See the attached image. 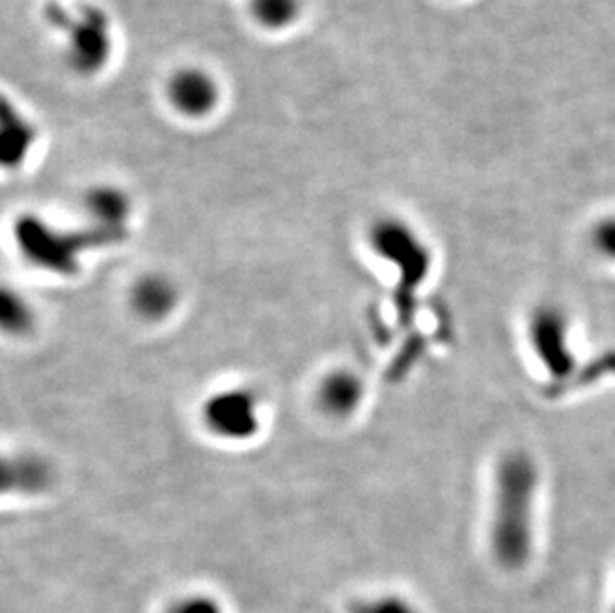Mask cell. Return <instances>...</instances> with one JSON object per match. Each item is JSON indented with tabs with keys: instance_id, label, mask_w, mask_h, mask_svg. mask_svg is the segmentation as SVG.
Masks as SVG:
<instances>
[{
	"instance_id": "1",
	"label": "cell",
	"mask_w": 615,
	"mask_h": 613,
	"mask_svg": "<svg viewBox=\"0 0 615 613\" xmlns=\"http://www.w3.org/2000/svg\"><path fill=\"white\" fill-rule=\"evenodd\" d=\"M540 470L530 454L511 451L496 464L488 542L496 566L518 572L534 554Z\"/></svg>"
},
{
	"instance_id": "2",
	"label": "cell",
	"mask_w": 615,
	"mask_h": 613,
	"mask_svg": "<svg viewBox=\"0 0 615 613\" xmlns=\"http://www.w3.org/2000/svg\"><path fill=\"white\" fill-rule=\"evenodd\" d=\"M47 16L52 26L69 33V57L74 69L82 74H93L104 66L112 52L110 23L104 12L84 7L78 11V16H70L57 4H50Z\"/></svg>"
},
{
	"instance_id": "3",
	"label": "cell",
	"mask_w": 615,
	"mask_h": 613,
	"mask_svg": "<svg viewBox=\"0 0 615 613\" xmlns=\"http://www.w3.org/2000/svg\"><path fill=\"white\" fill-rule=\"evenodd\" d=\"M528 339L536 359L544 365L554 381H562L574 370L569 347V321L556 305H538L528 319Z\"/></svg>"
},
{
	"instance_id": "4",
	"label": "cell",
	"mask_w": 615,
	"mask_h": 613,
	"mask_svg": "<svg viewBox=\"0 0 615 613\" xmlns=\"http://www.w3.org/2000/svg\"><path fill=\"white\" fill-rule=\"evenodd\" d=\"M372 247L377 254L395 263L403 278L417 285L429 273L430 255L427 244L407 223L381 220L372 225Z\"/></svg>"
},
{
	"instance_id": "5",
	"label": "cell",
	"mask_w": 615,
	"mask_h": 613,
	"mask_svg": "<svg viewBox=\"0 0 615 613\" xmlns=\"http://www.w3.org/2000/svg\"><path fill=\"white\" fill-rule=\"evenodd\" d=\"M206 425L221 439H247L256 432L257 403L245 391L218 394L206 405Z\"/></svg>"
},
{
	"instance_id": "6",
	"label": "cell",
	"mask_w": 615,
	"mask_h": 613,
	"mask_svg": "<svg viewBox=\"0 0 615 613\" xmlns=\"http://www.w3.org/2000/svg\"><path fill=\"white\" fill-rule=\"evenodd\" d=\"M168 100L184 117L204 118L218 106L220 88L206 70L182 69L168 82Z\"/></svg>"
},
{
	"instance_id": "7",
	"label": "cell",
	"mask_w": 615,
	"mask_h": 613,
	"mask_svg": "<svg viewBox=\"0 0 615 613\" xmlns=\"http://www.w3.org/2000/svg\"><path fill=\"white\" fill-rule=\"evenodd\" d=\"M177 290L163 275H146L132 290V307L142 319L158 321L174 311Z\"/></svg>"
},
{
	"instance_id": "8",
	"label": "cell",
	"mask_w": 615,
	"mask_h": 613,
	"mask_svg": "<svg viewBox=\"0 0 615 613\" xmlns=\"http://www.w3.org/2000/svg\"><path fill=\"white\" fill-rule=\"evenodd\" d=\"M362 399V382L348 370H337L321 382L319 405L331 417H348L355 413Z\"/></svg>"
},
{
	"instance_id": "9",
	"label": "cell",
	"mask_w": 615,
	"mask_h": 613,
	"mask_svg": "<svg viewBox=\"0 0 615 613\" xmlns=\"http://www.w3.org/2000/svg\"><path fill=\"white\" fill-rule=\"evenodd\" d=\"M249 11L257 24L279 30L290 26L302 11L299 0H249Z\"/></svg>"
},
{
	"instance_id": "10",
	"label": "cell",
	"mask_w": 615,
	"mask_h": 613,
	"mask_svg": "<svg viewBox=\"0 0 615 613\" xmlns=\"http://www.w3.org/2000/svg\"><path fill=\"white\" fill-rule=\"evenodd\" d=\"M4 136H2V150H4V162L21 160L24 151L33 139V130L21 117H4Z\"/></svg>"
},
{
	"instance_id": "11",
	"label": "cell",
	"mask_w": 615,
	"mask_h": 613,
	"mask_svg": "<svg viewBox=\"0 0 615 613\" xmlns=\"http://www.w3.org/2000/svg\"><path fill=\"white\" fill-rule=\"evenodd\" d=\"M588 244L605 263L615 266V216H604L593 223Z\"/></svg>"
},
{
	"instance_id": "12",
	"label": "cell",
	"mask_w": 615,
	"mask_h": 613,
	"mask_svg": "<svg viewBox=\"0 0 615 613\" xmlns=\"http://www.w3.org/2000/svg\"><path fill=\"white\" fill-rule=\"evenodd\" d=\"M90 211L98 216L100 220L118 221L126 216V199L116 194L114 189H98L93 196L88 197Z\"/></svg>"
},
{
	"instance_id": "13",
	"label": "cell",
	"mask_w": 615,
	"mask_h": 613,
	"mask_svg": "<svg viewBox=\"0 0 615 613\" xmlns=\"http://www.w3.org/2000/svg\"><path fill=\"white\" fill-rule=\"evenodd\" d=\"M350 613H420L413 603L396 596H384L369 602H357L350 608Z\"/></svg>"
},
{
	"instance_id": "14",
	"label": "cell",
	"mask_w": 615,
	"mask_h": 613,
	"mask_svg": "<svg viewBox=\"0 0 615 613\" xmlns=\"http://www.w3.org/2000/svg\"><path fill=\"white\" fill-rule=\"evenodd\" d=\"M170 613H223L218 602L206 596H194L186 598L180 603H175Z\"/></svg>"
},
{
	"instance_id": "15",
	"label": "cell",
	"mask_w": 615,
	"mask_h": 613,
	"mask_svg": "<svg viewBox=\"0 0 615 613\" xmlns=\"http://www.w3.org/2000/svg\"><path fill=\"white\" fill-rule=\"evenodd\" d=\"M612 613H615V600H614V605H612Z\"/></svg>"
}]
</instances>
